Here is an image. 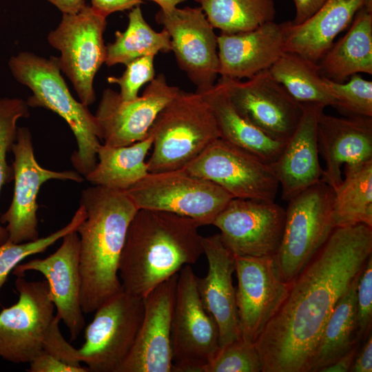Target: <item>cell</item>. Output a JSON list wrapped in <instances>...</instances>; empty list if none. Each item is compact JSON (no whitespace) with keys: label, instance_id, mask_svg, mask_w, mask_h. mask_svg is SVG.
I'll return each mask as SVG.
<instances>
[{"label":"cell","instance_id":"6da1fadb","mask_svg":"<svg viewBox=\"0 0 372 372\" xmlns=\"http://www.w3.org/2000/svg\"><path fill=\"white\" fill-rule=\"evenodd\" d=\"M371 255L372 227L333 230L254 343L262 372H309L327 319Z\"/></svg>","mask_w":372,"mask_h":372},{"label":"cell","instance_id":"7a4b0ae2","mask_svg":"<svg viewBox=\"0 0 372 372\" xmlns=\"http://www.w3.org/2000/svg\"><path fill=\"white\" fill-rule=\"evenodd\" d=\"M200 227L188 217L138 209L128 226L119 260L123 290L145 298L183 266L198 261L203 254Z\"/></svg>","mask_w":372,"mask_h":372},{"label":"cell","instance_id":"3957f363","mask_svg":"<svg viewBox=\"0 0 372 372\" xmlns=\"http://www.w3.org/2000/svg\"><path fill=\"white\" fill-rule=\"evenodd\" d=\"M85 218L79 238L80 302L84 313L94 312L123 291L119 260L128 226L138 208L125 191L101 186L81 193Z\"/></svg>","mask_w":372,"mask_h":372},{"label":"cell","instance_id":"277c9868","mask_svg":"<svg viewBox=\"0 0 372 372\" xmlns=\"http://www.w3.org/2000/svg\"><path fill=\"white\" fill-rule=\"evenodd\" d=\"M8 66L14 79L32 90V95L26 101L29 107L50 110L70 126L78 146L71 162L76 171L85 176L97 163V151L102 144L99 130L87 106L71 94L61 76L58 58L21 52L10 59Z\"/></svg>","mask_w":372,"mask_h":372},{"label":"cell","instance_id":"5b68a950","mask_svg":"<svg viewBox=\"0 0 372 372\" xmlns=\"http://www.w3.org/2000/svg\"><path fill=\"white\" fill-rule=\"evenodd\" d=\"M148 134L153 150L149 172L183 169L220 138L208 103L198 92L178 91L160 111Z\"/></svg>","mask_w":372,"mask_h":372},{"label":"cell","instance_id":"8992f818","mask_svg":"<svg viewBox=\"0 0 372 372\" xmlns=\"http://www.w3.org/2000/svg\"><path fill=\"white\" fill-rule=\"evenodd\" d=\"M125 192L138 209L171 212L200 226L212 225L233 198L219 185L184 169L149 172Z\"/></svg>","mask_w":372,"mask_h":372},{"label":"cell","instance_id":"52a82bcc","mask_svg":"<svg viewBox=\"0 0 372 372\" xmlns=\"http://www.w3.org/2000/svg\"><path fill=\"white\" fill-rule=\"evenodd\" d=\"M333 189L320 180L289 201L276 255L283 280L290 283L311 261L335 229Z\"/></svg>","mask_w":372,"mask_h":372},{"label":"cell","instance_id":"ba28073f","mask_svg":"<svg viewBox=\"0 0 372 372\" xmlns=\"http://www.w3.org/2000/svg\"><path fill=\"white\" fill-rule=\"evenodd\" d=\"M171 347L174 372H203L220 349L217 324L203 304L189 265L178 271Z\"/></svg>","mask_w":372,"mask_h":372},{"label":"cell","instance_id":"9c48e42d","mask_svg":"<svg viewBox=\"0 0 372 372\" xmlns=\"http://www.w3.org/2000/svg\"><path fill=\"white\" fill-rule=\"evenodd\" d=\"M106 17L85 5L76 13H63L59 25L48 35L51 46L61 52V71L87 106L95 101L94 79L106 59Z\"/></svg>","mask_w":372,"mask_h":372},{"label":"cell","instance_id":"30bf717a","mask_svg":"<svg viewBox=\"0 0 372 372\" xmlns=\"http://www.w3.org/2000/svg\"><path fill=\"white\" fill-rule=\"evenodd\" d=\"M144 309V298L123 291L95 311L78 349L81 362L90 371H118L133 347Z\"/></svg>","mask_w":372,"mask_h":372},{"label":"cell","instance_id":"8fae6325","mask_svg":"<svg viewBox=\"0 0 372 372\" xmlns=\"http://www.w3.org/2000/svg\"><path fill=\"white\" fill-rule=\"evenodd\" d=\"M183 169L216 183L233 198L273 202L279 188L270 164L221 138Z\"/></svg>","mask_w":372,"mask_h":372},{"label":"cell","instance_id":"7c38bea8","mask_svg":"<svg viewBox=\"0 0 372 372\" xmlns=\"http://www.w3.org/2000/svg\"><path fill=\"white\" fill-rule=\"evenodd\" d=\"M15 288L18 301L0 312V358L30 363L43 351L55 307L45 279L29 281L18 276Z\"/></svg>","mask_w":372,"mask_h":372},{"label":"cell","instance_id":"4fadbf2b","mask_svg":"<svg viewBox=\"0 0 372 372\" xmlns=\"http://www.w3.org/2000/svg\"><path fill=\"white\" fill-rule=\"evenodd\" d=\"M11 151L14 180L11 204L1 216V224H6L9 241L22 243L39 238L37 219V195L41 185L50 180H72L82 183L85 179L76 171H53L41 167L37 161L30 131L18 127L17 138Z\"/></svg>","mask_w":372,"mask_h":372},{"label":"cell","instance_id":"5bb4252c","mask_svg":"<svg viewBox=\"0 0 372 372\" xmlns=\"http://www.w3.org/2000/svg\"><path fill=\"white\" fill-rule=\"evenodd\" d=\"M235 271L241 339L254 344L285 300L290 283L283 280L276 256H235Z\"/></svg>","mask_w":372,"mask_h":372},{"label":"cell","instance_id":"9a60e30c","mask_svg":"<svg viewBox=\"0 0 372 372\" xmlns=\"http://www.w3.org/2000/svg\"><path fill=\"white\" fill-rule=\"evenodd\" d=\"M285 209L273 202L232 198L212 225L235 256H276L281 242Z\"/></svg>","mask_w":372,"mask_h":372},{"label":"cell","instance_id":"2e32d148","mask_svg":"<svg viewBox=\"0 0 372 372\" xmlns=\"http://www.w3.org/2000/svg\"><path fill=\"white\" fill-rule=\"evenodd\" d=\"M237 110L271 138L287 142L302 114V104L293 99L268 70L245 81L220 77Z\"/></svg>","mask_w":372,"mask_h":372},{"label":"cell","instance_id":"e0dca14e","mask_svg":"<svg viewBox=\"0 0 372 372\" xmlns=\"http://www.w3.org/2000/svg\"><path fill=\"white\" fill-rule=\"evenodd\" d=\"M163 74L149 82L141 96L123 100L107 88L102 94L94 114L103 144L112 147L132 145L143 140L160 111L177 94Z\"/></svg>","mask_w":372,"mask_h":372},{"label":"cell","instance_id":"ac0fdd59","mask_svg":"<svg viewBox=\"0 0 372 372\" xmlns=\"http://www.w3.org/2000/svg\"><path fill=\"white\" fill-rule=\"evenodd\" d=\"M155 19L167 31L178 65L196 90L212 86L219 69L217 36L201 8L160 9Z\"/></svg>","mask_w":372,"mask_h":372},{"label":"cell","instance_id":"d6986e66","mask_svg":"<svg viewBox=\"0 0 372 372\" xmlns=\"http://www.w3.org/2000/svg\"><path fill=\"white\" fill-rule=\"evenodd\" d=\"M178 273L144 298L143 320L133 347L117 372H172L171 324Z\"/></svg>","mask_w":372,"mask_h":372},{"label":"cell","instance_id":"ffe728a7","mask_svg":"<svg viewBox=\"0 0 372 372\" xmlns=\"http://www.w3.org/2000/svg\"><path fill=\"white\" fill-rule=\"evenodd\" d=\"M41 273L47 280L56 316L75 340L85 327L80 302L79 238L76 231L63 238L58 249L44 258H34L18 265L12 273L24 276L27 271Z\"/></svg>","mask_w":372,"mask_h":372},{"label":"cell","instance_id":"44dd1931","mask_svg":"<svg viewBox=\"0 0 372 372\" xmlns=\"http://www.w3.org/2000/svg\"><path fill=\"white\" fill-rule=\"evenodd\" d=\"M203 247L208 269L205 277L196 276V287L204 307L217 324L222 347L241 338L232 280L235 256L224 245L219 234L203 237Z\"/></svg>","mask_w":372,"mask_h":372},{"label":"cell","instance_id":"7402d4cb","mask_svg":"<svg viewBox=\"0 0 372 372\" xmlns=\"http://www.w3.org/2000/svg\"><path fill=\"white\" fill-rule=\"evenodd\" d=\"M288 21L266 23L242 32L217 36L218 74L240 80L268 70L284 52Z\"/></svg>","mask_w":372,"mask_h":372},{"label":"cell","instance_id":"603a6c76","mask_svg":"<svg viewBox=\"0 0 372 372\" xmlns=\"http://www.w3.org/2000/svg\"><path fill=\"white\" fill-rule=\"evenodd\" d=\"M317 135L319 153L326 165L321 180L333 191L342 181V165L372 160V117H336L322 110Z\"/></svg>","mask_w":372,"mask_h":372},{"label":"cell","instance_id":"cb8c5ba5","mask_svg":"<svg viewBox=\"0 0 372 372\" xmlns=\"http://www.w3.org/2000/svg\"><path fill=\"white\" fill-rule=\"evenodd\" d=\"M302 114L299 123L279 158L271 166L285 200L321 180L317 123L325 107L317 103H301Z\"/></svg>","mask_w":372,"mask_h":372},{"label":"cell","instance_id":"d4e9b609","mask_svg":"<svg viewBox=\"0 0 372 372\" xmlns=\"http://www.w3.org/2000/svg\"><path fill=\"white\" fill-rule=\"evenodd\" d=\"M372 0H327L309 19L299 25L288 21L284 52L318 63L336 36L351 23L357 12Z\"/></svg>","mask_w":372,"mask_h":372},{"label":"cell","instance_id":"484cf974","mask_svg":"<svg viewBox=\"0 0 372 372\" xmlns=\"http://www.w3.org/2000/svg\"><path fill=\"white\" fill-rule=\"evenodd\" d=\"M208 103L220 138L273 164L281 154L286 142L271 138L245 118L236 108L223 84L196 90Z\"/></svg>","mask_w":372,"mask_h":372},{"label":"cell","instance_id":"4316f807","mask_svg":"<svg viewBox=\"0 0 372 372\" xmlns=\"http://www.w3.org/2000/svg\"><path fill=\"white\" fill-rule=\"evenodd\" d=\"M351 23L318 63L321 74L335 82L344 83L358 73L372 74V5L363 6Z\"/></svg>","mask_w":372,"mask_h":372},{"label":"cell","instance_id":"83f0119b","mask_svg":"<svg viewBox=\"0 0 372 372\" xmlns=\"http://www.w3.org/2000/svg\"><path fill=\"white\" fill-rule=\"evenodd\" d=\"M152 147V138L148 136L140 141L122 147L103 143L97 151L94 168L85 180L93 185L114 190L125 191L148 173L145 157Z\"/></svg>","mask_w":372,"mask_h":372},{"label":"cell","instance_id":"f1b7e54d","mask_svg":"<svg viewBox=\"0 0 372 372\" xmlns=\"http://www.w3.org/2000/svg\"><path fill=\"white\" fill-rule=\"evenodd\" d=\"M359 276L338 301L327 319L309 372H320L358 344L356 289Z\"/></svg>","mask_w":372,"mask_h":372},{"label":"cell","instance_id":"f546056e","mask_svg":"<svg viewBox=\"0 0 372 372\" xmlns=\"http://www.w3.org/2000/svg\"><path fill=\"white\" fill-rule=\"evenodd\" d=\"M333 192L335 228L358 224L372 227V160L345 165L344 177Z\"/></svg>","mask_w":372,"mask_h":372},{"label":"cell","instance_id":"4dcf8cb0","mask_svg":"<svg viewBox=\"0 0 372 372\" xmlns=\"http://www.w3.org/2000/svg\"><path fill=\"white\" fill-rule=\"evenodd\" d=\"M268 70L299 103L335 106L318 63L298 54L284 52Z\"/></svg>","mask_w":372,"mask_h":372},{"label":"cell","instance_id":"1f68e13d","mask_svg":"<svg viewBox=\"0 0 372 372\" xmlns=\"http://www.w3.org/2000/svg\"><path fill=\"white\" fill-rule=\"evenodd\" d=\"M169 51H172L171 39L167 31L153 30L145 20L140 6H137L128 14L126 30L116 32L114 41L106 46L105 63L107 66L127 65L141 56Z\"/></svg>","mask_w":372,"mask_h":372},{"label":"cell","instance_id":"d6a6232c","mask_svg":"<svg viewBox=\"0 0 372 372\" xmlns=\"http://www.w3.org/2000/svg\"><path fill=\"white\" fill-rule=\"evenodd\" d=\"M214 28L224 33L254 30L274 21L273 0H194Z\"/></svg>","mask_w":372,"mask_h":372},{"label":"cell","instance_id":"836d02e7","mask_svg":"<svg viewBox=\"0 0 372 372\" xmlns=\"http://www.w3.org/2000/svg\"><path fill=\"white\" fill-rule=\"evenodd\" d=\"M86 216L84 207L80 205L70 221L61 229L50 235L22 243L7 240L0 245V290L10 273L27 257L45 251L57 240L68 234L76 231Z\"/></svg>","mask_w":372,"mask_h":372},{"label":"cell","instance_id":"e575fe53","mask_svg":"<svg viewBox=\"0 0 372 372\" xmlns=\"http://www.w3.org/2000/svg\"><path fill=\"white\" fill-rule=\"evenodd\" d=\"M30 116L26 101L18 98L0 99V192L4 184L14 178L13 169L6 156L17 138V123ZM8 240V233L0 221V245Z\"/></svg>","mask_w":372,"mask_h":372},{"label":"cell","instance_id":"d590c367","mask_svg":"<svg viewBox=\"0 0 372 372\" xmlns=\"http://www.w3.org/2000/svg\"><path fill=\"white\" fill-rule=\"evenodd\" d=\"M324 83L335 101V107L353 116L372 117V82L358 74L347 83H338L324 77Z\"/></svg>","mask_w":372,"mask_h":372},{"label":"cell","instance_id":"8d00e7d4","mask_svg":"<svg viewBox=\"0 0 372 372\" xmlns=\"http://www.w3.org/2000/svg\"><path fill=\"white\" fill-rule=\"evenodd\" d=\"M262 369L254 344L240 338L220 347L203 372H262Z\"/></svg>","mask_w":372,"mask_h":372},{"label":"cell","instance_id":"74e56055","mask_svg":"<svg viewBox=\"0 0 372 372\" xmlns=\"http://www.w3.org/2000/svg\"><path fill=\"white\" fill-rule=\"evenodd\" d=\"M154 56L152 55L136 59L126 65L122 76H110L107 81L119 85V94L123 100H134L138 97L140 88L154 79Z\"/></svg>","mask_w":372,"mask_h":372},{"label":"cell","instance_id":"f35d334b","mask_svg":"<svg viewBox=\"0 0 372 372\" xmlns=\"http://www.w3.org/2000/svg\"><path fill=\"white\" fill-rule=\"evenodd\" d=\"M358 339L367 338L372 322V255L367 260L357 284Z\"/></svg>","mask_w":372,"mask_h":372},{"label":"cell","instance_id":"ab89813d","mask_svg":"<svg viewBox=\"0 0 372 372\" xmlns=\"http://www.w3.org/2000/svg\"><path fill=\"white\" fill-rule=\"evenodd\" d=\"M60 321L61 319L55 315L44 338L42 352L66 364L80 367L81 362L78 349L72 347L62 335L59 328Z\"/></svg>","mask_w":372,"mask_h":372},{"label":"cell","instance_id":"60d3db41","mask_svg":"<svg viewBox=\"0 0 372 372\" xmlns=\"http://www.w3.org/2000/svg\"><path fill=\"white\" fill-rule=\"evenodd\" d=\"M30 372H89L87 366L76 367L66 364L53 356L41 352L30 362Z\"/></svg>","mask_w":372,"mask_h":372},{"label":"cell","instance_id":"b9f144b4","mask_svg":"<svg viewBox=\"0 0 372 372\" xmlns=\"http://www.w3.org/2000/svg\"><path fill=\"white\" fill-rule=\"evenodd\" d=\"M91 7L97 13L107 17L110 14L131 10L140 6L143 0H90Z\"/></svg>","mask_w":372,"mask_h":372},{"label":"cell","instance_id":"7bdbcfd3","mask_svg":"<svg viewBox=\"0 0 372 372\" xmlns=\"http://www.w3.org/2000/svg\"><path fill=\"white\" fill-rule=\"evenodd\" d=\"M326 1L327 0H293L296 16L291 21V24H301L317 12Z\"/></svg>","mask_w":372,"mask_h":372},{"label":"cell","instance_id":"ee69618b","mask_svg":"<svg viewBox=\"0 0 372 372\" xmlns=\"http://www.w3.org/2000/svg\"><path fill=\"white\" fill-rule=\"evenodd\" d=\"M351 372H371L372 371V337L371 334L366 338V342L359 353H357Z\"/></svg>","mask_w":372,"mask_h":372},{"label":"cell","instance_id":"f6af8a7d","mask_svg":"<svg viewBox=\"0 0 372 372\" xmlns=\"http://www.w3.org/2000/svg\"><path fill=\"white\" fill-rule=\"evenodd\" d=\"M358 345H355L333 363L321 370L320 372H348L353 365L358 353Z\"/></svg>","mask_w":372,"mask_h":372},{"label":"cell","instance_id":"bcb514c9","mask_svg":"<svg viewBox=\"0 0 372 372\" xmlns=\"http://www.w3.org/2000/svg\"><path fill=\"white\" fill-rule=\"evenodd\" d=\"M56 7L62 14L78 12L86 4L85 0H46Z\"/></svg>","mask_w":372,"mask_h":372},{"label":"cell","instance_id":"7dc6e473","mask_svg":"<svg viewBox=\"0 0 372 372\" xmlns=\"http://www.w3.org/2000/svg\"><path fill=\"white\" fill-rule=\"evenodd\" d=\"M156 3L162 10H172L186 0H150Z\"/></svg>","mask_w":372,"mask_h":372}]
</instances>
